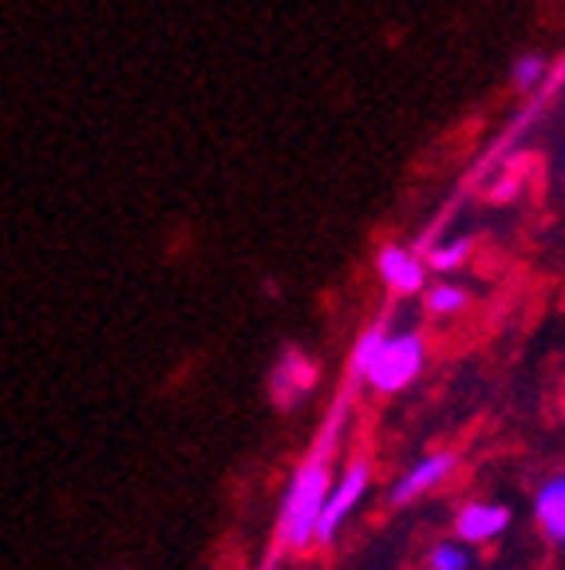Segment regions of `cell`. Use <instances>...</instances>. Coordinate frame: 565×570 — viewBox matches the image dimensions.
Returning <instances> with one entry per match:
<instances>
[{"mask_svg":"<svg viewBox=\"0 0 565 570\" xmlns=\"http://www.w3.org/2000/svg\"><path fill=\"white\" fill-rule=\"evenodd\" d=\"M320 384V365L300 345H285L269 373V401L281 412H297L313 401Z\"/></svg>","mask_w":565,"mask_h":570,"instance_id":"cell-4","label":"cell"},{"mask_svg":"<svg viewBox=\"0 0 565 570\" xmlns=\"http://www.w3.org/2000/svg\"><path fill=\"white\" fill-rule=\"evenodd\" d=\"M427 368V337L419 330H399L388 333L376 353V361L364 373V384L380 396H399L404 389L419 381V373Z\"/></svg>","mask_w":565,"mask_h":570,"instance_id":"cell-2","label":"cell"},{"mask_svg":"<svg viewBox=\"0 0 565 570\" xmlns=\"http://www.w3.org/2000/svg\"><path fill=\"white\" fill-rule=\"evenodd\" d=\"M427 570H475V551L463 547L459 539H435L427 547V559H424Z\"/></svg>","mask_w":565,"mask_h":570,"instance_id":"cell-10","label":"cell"},{"mask_svg":"<svg viewBox=\"0 0 565 570\" xmlns=\"http://www.w3.org/2000/svg\"><path fill=\"white\" fill-rule=\"evenodd\" d=\"M459 472V452H427L419 455L407 472H399V480L388 488V508H407V503H419L432 491H439L450 475Z\"/></svg>","mask_w":565,"mask_h":570,"instance_id":"cell-6","label":"cell"},{"mask_svg":"<svg viewBox=\"0 0 565 570\" xmlns=\"http://www.w3.org/2000/svg\"><path fill=\"white\" fill-rule=\"evenodd\" d=\"M542 76H546V60H542L538 52L518 56V60H514V68H511L514 91H534L542 83Z\"/></svg>","mask_w":565,"mask_h":570,"instance_id":"cell-13","label":"cell"},{"mask_svg":"<svg viewBox=\"0 0 565 570\" xmlns=\"http://www.w3.org/2000/svg\"><path fill=\"white\" fill-rule=\"evenodd\" d=\"M514 523L511 503H498V499H467L455 519H450V539H459L463 547L478 551V547L498 543Z\"/></svg>","mask_w":565,"mask_h":570,"instance_id":"cell-5","label":"cell"},{"mask_svg":"<svg viewBox=\"0 0 565 570\" xmlns=\"http://www.w3.org/2000/svg\"><path fill=\"white\" fill-rule=\"evenodd\" d=\"M531 515H534V527H538L542 539L565 559V468L549 472L546 480L534 488Z\"/></svg>","mask_w":565,"mask_h":570,"instance_id":"cell-7","label":"cell"},{"mask_svg":"<svg viewBox=\"0 0 565 570\" xmlns=\"http://www.w3.org/2000/svg\"><path fill=\"white\" fill-rule=\"evenodd\" d=\"M467 302H470V294L459 282H432L424 289V305L435 317H455V313L467 309Z\"/></svg>","mask_w":565,"mask_h":570,"instance_id":"cell-9","label":"cell"},{"mask_svg":"<svg viewBox=\"0 0 565 570\" xmlns=\"http://www.w3.org/2000/svg\"><path fill=\"white\" fill-rule=\"evenodd\" d=\"M376 269H380V282L399 297H416L427 289V262L404 246H384L376 254Z\"/></svg>","mask_w":565,"mask_h":570,"instance_id":"cell-8","label":"cell"},{"mask_svg":"<svg viewBox=\"0 0 565 570\" xmlns=\"http://www.w3.org/2000/svg\"><path fill=\"white\" fill-rule=\"evenodd\" d=\"M368 488H371V463L364 460V455H356L345 472H336L333 488H328V495H325V508H320V519H317V547H333L336 539H340L348 519L360 511Z\"/></svg>","mask_w":565,"mask_h":570,"instance_id":"cell-3","label":"cell"},{"mask_svg":"<svg viewBox=\"0 0 565 570\" xmlns=\"http://www.w3.org/2000/svg\"><path fill=\"white\" fill-rule=\"evenodd\" d=\"M467 249H470V238H447V242H435L427 249V266L439 269V274H450V269H459L467 262Z\"/></svg>","mask_w":565,"mask_h":570,"instance_id":"cell-11","label":"cell"},{"mask_svg":"<svg viewBox=\"0 0 565 570\" xmlns=\"http://www.w3.org/2000/svg\"><path fill=\"white\" fill-rule=\"evenodd\" d=\"M384 337H388V330H384V325H371V330H364L360 337H356V345H353V376H356V381H364L368 365L376 361V353H380Z\"/></svg>","mask_w":565,"mask_h":570,"instance_id":"cell-12","label":"cell"},{"mask_svg":"<svg viewBox=\"0 0 565 570\" xmlns=\"http://www.w3.org/2000/svg\"><path fill=\"white\" fill-rule=\"evenodd\" d=\"M345 436V401H336L328 412L325 428H320L317 444L305 452V460L293 468L289 483H285L281 511H277V543L293 554H305L317 547V519L325 508V495L336 480V448Z\"/></svg>","mask_w":565,"mask_h":570,"instance_id":"cell-1","label":"cell"}]
</instances>
